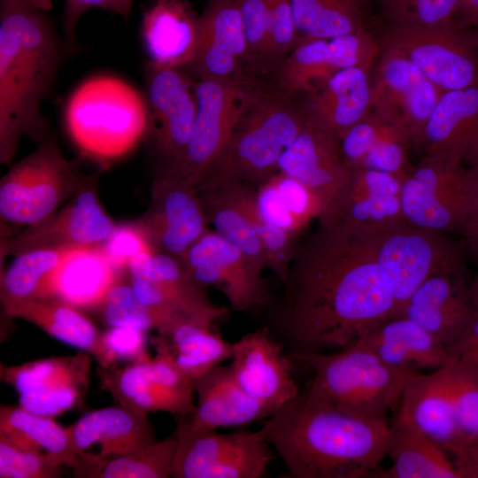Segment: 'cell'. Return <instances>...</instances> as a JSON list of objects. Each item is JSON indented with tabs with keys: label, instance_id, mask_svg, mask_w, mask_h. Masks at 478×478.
I'll return each mask as SVG.
<instances>
[{
	"label": "cell",
	"instance_id": "3",
	"mask_svg": "<svg viewBox=\"0 0 478 478\" xmlns=\"http://www.w3.org/2000/svg\"><path fill=\"white\" fill-rule=\"evenodd\" d=\"M64 40L45 10L29 0H0V162L10 164L24 136L49 137L42 105L58 77Z\"/></svg>",
	"mask_w": 478,
	"mask_h": 478
},
{
	"label": "cell",
	"instance_id": "51",
	"mask_svg": "<svg viewBox=\"0 0 478 478\" xmlns=\"http://www.w3.org/2000/svg\"><path fill=\"white\" fill-rule=\"evenodd\" d=\"M61 466L48 453L24 451L0 442V478H56Z\"/></svg>",
	"mask_w": 478,
	"mask_h": 478
},
{
	"label": "cell",
	"instance_id": "31",
	"mask_svg": "<svg viewBox=\"0 0 478 478\" xmlns=\"http://www.w3.org/2000/svg\"><path fill=\"white\" fill-rule=\"evenodd\" d=\"M102 244L70 249L50 275L43 298H57L78 309L95 310L122 277Z\"/></svg>",
	"mask_w": 478,
	"mask_h": 478
},
{
	"label": "cell",
	"instance_id": "49",
	"mask_svg": "<svg viewBox=\"0 0 478 478\" xmlns=\"http://www.w3.org/2000/svg\"><path fill=\"white\" fill-rule=\"evenodd\" d=\"M449 382L459 441L478 437V380L448 362Z\"/></svg>",
	"mask_w": 478,
	"mask_h": 478
},
{
	"label": "cell",
	"instance_id": "46",
	"mask_svg": "<svg viewBox=\"0 0 478 478\" xmlns=\"http://www.w3.org/2000/svg\"><path fill=\"white\" fill-rule=\"evenodd\" d=\"M463 0H382L390 26L439 27L453 22Z\"/></svg>",
	"mask_w": 478,
	"mask_h": 478
},
{
	"label": "cell",
	"instance_id": "15",
	"mask_svg": "<svg viewBox=\"0 0 478 478\" xmlns=\"http://www.w3.org/2000/svg\"><path fill=\"white\" fill-rule=\"evenodd\" d=\"M96 373L102 389L118 405L130 410L145 414L165 412L180 417L195 410L194 382L160 355L124 367L98 366Z\"/></svg>",
	"mask_w": 478,
	"mask_h": 478
},
{
	"label": "cell",
	"instance_id": "45",
	"mask_svg": "<svg viewBox=\"0 0 478 478\" xmlns=\"http://www.w3.org/2000/svg\"><path fill=\"white\" fill-rule=\"evenodd\" d=\"M94 311L108 327H131L148 331L170 324L166 317L143 304L128 280L123 277L109 289Z\"/></svg>",
	"mask_w": 478,
	"mask_h": 478
},
{
	"label": "cell",
	"instance_id": "22",
	"mask_svg": "<svg viewBox=\"0 0 478 478\" xmlns=\"http://www.w3.org/2000/svg\"><path fill=\"white\" fill-rule=\"evenodd\" d=\"M381 43L366 28L330 39L298 42L266 77L281 89L308 95L336 72L374 63Z\"/></svg>",
	"mask_w": 478,
	"mask_h": 478
},
{
	"label": "cell",
	"instance_id": "29",
	"mask_svg": "<svg viewBox=\"0 0 478 478\" xmlns=\"http://www.w3.org/2000/svg\"><path fill=\"white\" fill-rule=\"evenodd\" d=\"M358 341L387 366L406 375L436 371L450 360V348L405 316L383 320Z\"/></svg>",
	"mask_w": 478,
	"mask_h": 478
},
{
	"label": "cell",
	"instance_id": "30",
	"mask_svg": "<svg viewBox=\"0 0 478 478\" xmlns=\"http://www.w3.org/2000/svg\"><path fill=\"white\" fill-rule=\"evenodd\" d=\"M141 35L148 61L186 68L197 49L199 16L186 0H156L143 12Z\"/></svg>",
	"mask_w": 478,
	"mask_h": 478
},
{
	"label": "cell",
	"instance_id": "13",
	"mask_svg": "<svg viewBox=\"0 0 478 478\" xmlns=\"http://www.w3.org/2000/svg\"><path fill=\"white\" fill-rule=\"evenodd\" d=\"M405 55L442 91L478 84V58L454 22L439 27L390 26L380 42Z\"/></svg>",
	"mask_w": 478,
	"mask_h": 478
},
{
	"label": "cell",
	"instance_id": "6",
	"mask_svg": "<svg viewBox=\"0 0 478 478\" xmlns=\"http://www.w3.org/2000/svg\"><path fill=\"white\" fill-rule=\"evenodd\" d=\"M290 357L312 372L305 390L348 414L384 420L400 403L406 374L387 366L360 341L334 353L292 351Z\"/></svg>",
	"mask_w": 478,
	"mask_h": 478
},
{
	"label": "cell",
	"instance_id": "53",
	"mask_svg": "<svg viewBox=\"0 0 478 478\" xmlns=\"http://www.w3.org/2000/svg\"><path fill=\"white\" fill-rule=\"evenodd\" d=\"M102 246L111 262L122 274H127L129 263L136 256L156 252L145 233L135 220L116 225Z\"/></svg>",
	"mask_w": 478,
	"mask_h": 478
},
{
	"label": "cell",
	"instance_id": "9",
	"mask_svg": "<svg viewBox=\"0 0 478 478\" xmlns=\"http://www.w3.org/2000/svg\"><path fill=\"white\" fill-rule=\"evenodd\" d=\"M400 198L408 224L464 237L474 212L476 188L462 163L424 157L404 177Z\"/></svg>",
	"mask_w": 478,
	"mask_h": 478
},
{
	"label": "cell",
	"instance_id": "32",
	"mask_svg": "<svg viewBox=\"0 0 478 478\" xmlns=\"http://www.w3.org/2000/svg\"><path fill=\"white\" fill-rule=\"evenodd\" d=\"M148 415L120 405L89 412L66 428L71 448L80 458L97 443L96 456L104 459L153 443L158 439Z\"/></svg>",
	"mask_w": 478,
	"mask_h": 478
},
{
	"label": "cell",
	"instance_id": "18",
	"mask_svg": "<svg viewBox=\"0 0 478 478\" xmlns=\"http://www.w3.org/2000/svg\"><path fill=\"white\" fill-rule=\"evenodd\" d=\"M96 184L97 179L60 210L27 226L17 235L2 240V255L17 256L35 250L74 249L104 243L117 224L104 209Z\"/></svg>",
	"mask_w": 478,
	"mask_h": 478
},
{
	"label": "cell",
	"instance_id": "48",
	"mask_svg": "<svg viewBox=\"0 0 478 478\" xmlns=\"http://www.w3.org/2000/svg\"><path fill=\"white\" fill-rule=\"evenodd\" d=\"M147 330L131 327H109L101 332L95 358L98 366L116 367L120 363L134 364L150 359L147 353Z\"/></svg>",
	"mask_w": 478,
	"mask_h": 478
},
{
	"label": "cell",
	"instance_id": "39",
	"mask_svg": "<svg viewBox=\"0 0 478 478\" xmlns=\"http://www.w3.org/2000/svg\"><path fill=\"white\" fill-rule=\"evenodd\" d=\"M0 442L24 451H44L73 469L79 466L66 428L53 418L33 413L19 405H0Z\"/></svg>",
	"mask_w": 478,
	"mask_h": 478
},
{
	"label": "cell",
	"instance_id": "56",
	"mask_svg": "<svg viewBox=\"0 0 478 478\" xmlns=\"http://www.w3.org/2000/svg\"><path fill=\"white\" fill-rule=\"evenodd\" d=\"M93 8L112 11V0H65L62 31L66 53L77 49V27L81 18Z\"/></svg>",
	"mask_w": 478,
	"mask_h": 478
},
{
	"label": "cell",
	"instance_id": "62",
	"mask_svg": "<svg viewBox=\"0 0 478 478\" xmlns=\"http://www.w3.org/2000/svg\"><path fill=\"white\" fill-rule=\"evenodd\" d=\"M35 4L38 5L42 9L47 11L51 7V3L50 0H29Z\"/></svg>",
	"mask_w": 478,
	"mask_h": 478
},
{
	"label": "cell",
	"instance_id": "12",
	"mask_svg": "<svg viewBox=\"0 0 478 478\" xmlns=\"http://www.w3.org/2000/svg\"><path fill=\"white\" fill-rule=\"evenodd\" d=\"M174 434L175 478H260L273 459L272 446L258 431L221 434L178 425Z\"/></svg>",
	"mask_w": 478,
	"mask_h": 478
},
{
	"label": "cell",
	"instance_id": "17",
	"mask_svg": "<svg viewBox=\"0 0 478 478\" xmlns=\"http://www.w3.org/2000/svg\"><path fill=\"white\" fill-rule=\"evenodd\" d=\"M372 76L371 110L402 126L420 146L427 121L443 93L405 55L382 46Z\"/></svg>",
	"mask_w": 478,
	"mask_h": 478
},
{
	"label": "cell",
	"instance_id": "36",
	"mask_svg": "<svg viewBox=\"0 0 478 478\" xmlns=\"http://www.w3.org/2000/svg\"><path fill=\"white\" fill-rule=\"evenodd\" d=\"M402 181L401 177L387 172L353 171L347 192L332 220H343L364 231L378 230L404 221L400 198Z\"/></svg>",
	"mask_w": 478,
	"mask_h": 478
},
{
	"label": "cell",
	"instance_id": "11",
	"mask_svg": "<svg viewBox=\"0 0 478 478\" xmlns=\"http://www.w3.org/2000/svg\"><path fill=\"white\" fill-rule=\"evenodd\" d=\"M261 80L251 75L196 80L197 114L186 156L176 175L196 188L206 179Z\"/></svg>",
	"mask_w": 478,
	"mask_h": 478
},
{
	"label": "cell",
	"instance_id": "8",
	"mask_svg": "<svg viewBox=\"0 0 478 478\" xmlns=\"http://www.w3.org/2000/svg\"><path fill=\"white\" fill-rule=\"evenodd\" d=\"M373 254L387 276L396 317L412 293L429 276L441 272L465 273V242L452 235L401 221L364 231ZM391 317V318H392Z\"/></svg>",
	"mask_w": 478,
	"mask_h": 478
},
{
	"label": "cell",
	"instance_id": "35",
	"mask_svg": "<svg viewBox=\"0 0 478 478\" xmlns=\"http://www.w3.org/2000/svg\"><path fill=\"white\" fill-rule=\"evenodd\" d=\"M386 456L388 469L377 468L375 478H459L448 452L431 439L399 407L389 423Z\"/></svg>",
	"mask_w": 478,
	"mask_h": 478
},
{
	"label": "cell",
	"instance_id": "63",
	"mask_svg": "<svg viewBox=\"0 0 478 478\" xmlns=\"http://www.w3.org/2000/svg\"><path fill=\"white\" fill-rule=\"evenodd\" d=\"M358 2V4H360L361 3L366 1V0H357Z\"/></svg>",
	"mask_w": 478,
	"mask_h": 478
},
{
	"label": "cell",
	"instance_id": "38",
	"mask_svg": "<svg viewBox=\"0 0 478 478\" xmlns=\"http://www.w3.org/2000/svg\"><path fill=\"white\" fill-rule=\"evenodd\" d=\"M4 314L28 321L51 337L96 357L101 332L80 309L57 298L3 303Z\"/></svg>",
	"mask_w": 478,
	"mask_h": 478
},
{
	"label": "cell",
	"instance_id": "4",
	"mask_svg": "<svg viewBox=\"0 0 478 478\" xmlns=\"http://www.w3.org/2000/svg\"><path fill=\"white\" fill-rule=\"evenodd\" d=\"M299 96L263 78L227 146L201 184L243 181L257 188L276 173L281 157L307 118L306 103Z\"/></svg>",
	"mask_w": 478,
	"mask_h": 478
},
{
	"label": "cell",
	"instance_id": "5",
	"mask_svg": "<svg viewBox=\"0 0 478 478\" xmlns=\"http://www.w3.org/2000/svg\"><path fill=\"white\" fill-rule=\"evenodd\" d=\"M64 123L81 155L103 165L120 158L145 138L143 92L114 75L91 76L67 98Z\"/></svg>",
	"mask_w": 478,
	"mask_h": 478
},
{
	"label": "cell",
	"instance_id": "50",
	"mask_svg": "<svg viewBox=\"0 0 478 478\" xmlns=\"http://www.w3.org/2000/svg\"><path fill=\"white\" fill-rule=\"evenodd\" d=\"M268 4L270 27L265 77H268L298 43L290 0H268Z\"/></svg>",
	"mask_w": 478,
	"mask_h": 478
},
{
	"label": "cell",
	"instance_id": "27",
	"mask_svg": "<svg viewBox=\"0 0 478 478\" xmlns=\"http://www.w3.org/2000/svg\"><path fill=\"white\" fill-rule=\"evenodd\" d=\"M197 402L194 412L181 417L179 425L216 429L266 420L276 412L251 397L237 383L230 365H219L194 382Z\"/></svg>",
	"mask_w": 478,
	"mask_h": 478
},
{
	"label": "cell",
	"instance_id": "26",
	"mask_svg": "<svg viewBox=\"0 0 478 478\" xmlns=\"http://www.w3.org/2000/svg\"><path fill=\"white\" fill-rule=\"evenodd\" d=\"M420 146L425 158L468 165L478 161V84L442 94Z\"/></svg>",
	"mask_w": 478,
	"mask_h": 478
},
{
	"label": "cell",
	"instance_id": "58",
	"mask_svg": "<svg viewBox=\"0 0 478 478\" xmlns=\"http://www.w3.org/2000/svg\"><path fill=\"white\" fill-rule=\"evenodd\" d=\"M469 169L473 174L476 188V204L474 212L471 220L467 231L463 241L466 247L473 254L475 259L478 258V161L469 165Z\"/></svg>",
	"mask_w": 478,
	"mask_h": 478
},
{
	"label": "cell",
	"instance_id": "21",
	"mask_svg": "<svg viewBox=\"0 0 478 478\" xmlns=\"http://www.w3.org/2000/svg\"><path fill=\"white\" fill-rule=\"evenodd\" d=\"M135 221L156 251L176 258L210 229L197 188L173 174L156 176L149 206Z\"/></svg>",
	"mask_w": 478,
	"mask_h": 478
},
{
	"label": "cell",
	"instance_id": "54",
	"mask_svg": "<svg viewBox=\"0 0 478 478\" xmlns=\"http://www.w3.org/2000/svg\"><path fill=\"white\" fill-rule=\"evenodd\" d=\"M256 204L259 215L268 223L297 234L304 230L282 204L271 177L256 188Z\"/></svg>",
	"mask_w": 478,
	"mask_h": 478
},
{
	"label": "cell",
	"instance_id": "40",
	"mask_svg": "<svg viewBox=\"0 0 478 478\" xmlns=\"http://www.w3.org/2000/svg\"><path fill=\"white\" fill-rule=\"evenodd\" d=\"M178 440L171 436L131 452L101 459L86 451L81 456L74 477L167 478L172 476Z\"/></svg>",
	"mask_w": 478,
	"mask_h": 478
},
{
	"label": "cell",
	"instance_id": "14",
	"mask_svg": "<svg viewBox=\"0 0 478 478\" xmlns=\"http://www.w3.org/2000/svg\"><path fill=\"white\" fill-rule=\"evenodd\" d=\"M178 258L192 280L219 289L236 312H253L271 300L263 271L213 230L209 229Z\"/></svg>",
	"mask_w": 478,
	"mask_h": 478
},
{
	"label": "cell",
	"instance_id": "61",
	"mask_svg": "<svg viewBox=\"0 0 478 478\" xmlns=\"http://www.w3.org/2000/svg\"><path fill=\"white\" fill-rule=\"evenodd\" d=\"M475 261L477 264V272L474 281L470 283V296L475 310L478 311V258Z\"/></svg>",
	"mask_w": 478,
	"mask_h": 478
},
{
	"label": "cell",
	"instance_id": "19",
	"mask_svg": "<svg viewBox=\"0 0 478 478\" xmlns=\"http://www.w3.org/2000/svg\"><path fill=\"white\" fill-rule=\"evenodd\" d=\"M127 276L139 299L170 322L183 316H204L217 321L229 312L215 305L207 288L192 280L180 259L172 255L140 254L129 263Z\"/></svg>",
	"mask_w": 478,
	"mask_h": 478
},
{
	"label": "cell",
	"instance_id": "34",
	"mask_svg": "<svg viewBox=\"0 0 478 478\" xmlns=\"http://www.w3.org/2000/svg\"><path fill=\"white\" fill-rule=\"evenodd\" d=\"M374 65L343 68L306 95L309 114L337 138L371 110Z\"/></svg>",
	"mask_w": 478,
	"mask_h": 478
},
{
	"label": "cell",
	"instance_id": "24",
	"mask_svg": "<svg viewBox=\"0 0 478 478\" xmlns=\"http://www.w3.org/2000/svg\"><path fill=\"white\" fill-rule=\"evenodd\" d=\"M238 0H210L199 16V38L186 67L196 80L249 75Z\"/></svg>",
	"mask_w": 478,
	"mask_h": 478
},
{
	"label": "cell",
	"instance_id": "47",
	"mask_svg": "<svg viewBox=\"0 0 478 478\" xmlns=\"http://www.w3.org/2000/svg\"><path fill=\"white\" fill-rule=\"evenodd\" d=\"M247 47V73L265 77L269 41L268 0H238Z\"/></svg>",
	"mask_w": 478,
	"mask_h": 478
},
{
	"label": "cell",
	"instance_id": "23",
	"mask_svg": "<svg viewBox=\"0 0 478 478\" xmlns=\"http://www.w3.org/2000/svg\"><path fill=\"white\" fill-rule=\"evenodd\" d=\"M229 364L235 379L251 397L275 412L298 392L292 378L293 358L267 327L259 328L231 343Z\"/></svg>",
	"mask_w": 478,
	"mask_h": 478
},
{
	"label": "cell",
	"instance_id": "33",
	"mask_svg": "<svg viewBox=\"0 0 478 478\" xmlns=\"http://www.w3.org/2000/svg\"><path fill=\"white\" fill-rule=\"evenodd\" d=\"M215 322L204 316H184L158 329L152 338L157 354L195 382L231 358V343L222 338Z\"/></svg>",
	"mask_w": 478,
	"mask_h": 478
},
{
	"label": "cell",
	"instance_id": "55",
	"mask_svg": "<svg viewBox=\"0 0 478 478\" xmlns=\"http://www.w3.org/2000/svg\"><path fill=\"white\" fill-rule=\"evenodd\" d=\"M450 362L478 380V311L460 336L450 346Z\"/></svg>",
	"mask_w": 478,
	"mask_h": 478
},
{
	"label": "cell",
	"instance_id": "2",
	"mask_svg": "<svg viewBox=\"0 0 478 478\" xmlns=\"http://www.w3.org/2000/svg\"><path fill=\"white\" fill-rule=\"evenodd\" d=\"M389 422L348 414L298 392L258 432L282 459L289 478L371 477L386 456Z\"/></svg>",
	"mask_w": 478,
	"mask_h": 478
},
{
	"label": "cell",
	"instance_id": "43",
	"mask_svg": "<svg viewBox=\"0 0 478 478\" xmlns=\"http://www.w3.org/2000/svg\"><path fill=\"white\" fill-rule=\"evenodd\" d=\"M224 182L229 183L238 204L256 230L266 257L267 267L284 285L301 234L277 227L259 215L256 204V187L243 181Z\"/></svg>",
	"mask_w": 478,
	"mask_h": 478
},
{
	"label": "cell",
	"instance_id": "52",
	"mask_svg": "<svg viewBox=\"0 0 478 478\" xmlns=\"http://www.w3.org/2000/svg\"><path fill=\"white\" fill-rule=\"evenodd\" d=\"M282 204L298 225L305 229L312 220L323 214L318 197L298 180L277 172L272 177Z\"/></svg>",
	"mask_w": 478,
	"mask_h": 478
},
{
	"label": "cell",
	"instance_id": "7",
	"mask_svg": "<svg viewBox=\"0 0 478 478\" xmlns=\"http://www.w3.org/2000/svg\"><path fill=\"white\" fill-rule=\"evenodd\" d=\"M96 179V174L81 173L50 135L2 177L1 220L27 226L36 223Z\"/></svg>",
	"mask_w": 478,
	"mask_h": 478
},
{
	"label": "cell",
	"instance_id": "25",
	"mask_svg": "<svg viewBox=\"0 0 478 478\" xmlns=\"http://www.w3.org/2000/svg\"><path fill=\"white\" fill-rule=\"evenodd\" d=\"M475 311L465 273L441 272L426 279L397 316L411 319L450 348Z\"/></svg>",
	"mask_w": 478,
	"mask_h": 478
},
{
	"label": "cell",
	"instance_id": "41",
	"mask_svg": "<svg viewBox=\"0 0 478 478\" xmlns=\"http://www.w3.org/2000/svg\"><path fill=\"white\" fill-rule=\"evenodd\" d=\"M197 189L213 231L241 250L258 269L268 268L258 235L238 204L229 183H203Z\"/></svg>",
	"mask_w": 478,
	"mask_h": 478
},
{
	"label": "cell",
	"instance_id": "37",
	"mask_svg": "<svg viewBox=\"0 0 478 478\" xmlns=\"http://www.w3.org/2000/svg\"><path fill=\"white\" fill-rule=\"evenodd\" d=\"M399 407L443 448L459 441L448 363L433 372L407 374Z\"/></svg>",
	"mask_w": 478,
	"mask_h": 478
},
{
	"label": "cell",
	"instance_id": "44",
	"mask_svg": "<svg viewBox=\"0 0 478 478\" xmlns=\"http://www.w3.org/2000/svg\"><path fill=\"white\" fill-rule=\"evenodd\" d=\"M70 249H42L15 256L1 275V303L43 298L46 282Z\"/></svg>",
	"mask_w": 478,
	"mask_h": 478
},
{
	"label": "cell",
	"instance_id": "60",
	"mask_svg": "<svg viewBox=\"0 0 478 478\" xmlns=\"http://www.w3.org/2000/svg\"><path fill=\"white\" fill-rule=\"evenodd\" d=\"M460 12L478 20V0H463Z\"/></svg>",
	"mask_w": 478,
	"mask_h": 478
},
{
	"label": "cell",
	"instance_id": "57",
	"mask_svg": "<svg viewBox=\"0 0 478 478\" xmlns=\"http://www.w3.org/2000/svg\"><path fill=\"white\" fill-rule=\"evenodd\" d=\"M450 455L459 478H478V437L449 444Z\"/></svg>",
	"mask_w": 478,
	"mask_h": 478
},
{
	"label": "cell",
	"instance_id": "16",
	"mask_svg": "<svg viewBox=\"0 0 478 478\" xmlns=\"http://www.w3.org/2000/svg\"><path fill=\"white\" fill-rule=\"evenodd\" d=\"M90 366V354L82 351L16 366L1 363L0 377L19 393L20 407L54 419L83 401Z\"/></svg>",
	"mask_w": 478,
	"mask_h": 478
},
{
	"label": "cell",
	"instance_id": "1",
	"mask_svg": "<svg viewBox=\"0 0 478 478\" xmlns=\"http://www.w3.org/2000/svg\"><path fill=\"white\" fill-rule=\"evenodd\" d=\"M318 222L298 243L275 317L292 351L347 348L395 311L364 232L339 220Z\"/></svg>",
	"mask_w": 478,
	"mask_h": 478
},
{
	"label": "cell",
	"instance_id": "42",
	"mask_svg": "<svg viewBox=\"0 0 478 478\" xmlns=\"http://www.w3.org/2000/svg\"><path fill=\"white\" fill-rule=\"evenodd\" d=\"M298 42L364 29L357 0H290ZM298 44V43H297Z\"/></svg>",
	"mask_w": 478,
	"mask_h": 478
},
{
	"label": "cell",
	"instance_id": "20",
	"mask_svg": "<svg viewBox=\"0 0 478 478\" xmlns=\"http://www.w3.org/2000/svg\"><path fill=\"white\" fill-rule=\"evenodd\" d=\"M278 172L298 180L318 197L323 209L318 221L335 219L352 175L341 156L338 138L308 111L302 130L281 157Z\"/></svg>",
	"mask_w": 478,
	"mask_h": 478
},
{
	"label": "cell",
	"instance_id": "10",
	"mask_svg": "<svg viewBox=\"0 0 478 478\" xmlns=\"http://www.w3.org/2000/svg\"><path fill=\"white\" fill-rule=\"evenodd\" d=\"M147 109L144 142L157 165V175H176L184 161L197 100L196 79L184 67L146 61L143 89Z\"/></svg>",
	"mask_w": 478,
	"mask_h": 478
},
{
	"label": "cell",
	"instance_id": "28",
	"mask_svg": "<svg viewBox=\"0 0 478 478\" xmlns=\"http://www.w3.org/2000/svg\"><path fill=\"white\" fill-rule=\"evenodd\" d=\"M341 156L353 172L371 169L404 177L411 170L408 132L400 125L370 111L339 138Z\"/></svg>",
	"mask_w": 478,
	"mask_h": 478
},
{
	"label": "cell",
	"instance_id": "59",
	"mask_svg": "<svg viewBox=\"0 0 478 478\" xmlns=\"http://www.w3.org/2000/svg\"><path fill=\"white\" fill-rule=\"evenodd\" d=\"M134 0H112V12L121 16L125 20L129 17Z\"/></svg>",
	"mask_w": 478,
	"mask_h": 478
}]
</instances>
